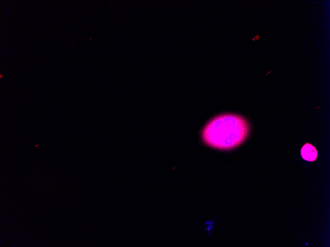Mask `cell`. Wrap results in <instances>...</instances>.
I'll list each match as a JSON object with an SVG mask.
<instances>
[{
  "instance_id": "obj_1",
  "label": "cell",
  "mask_w": 330,
  "mask_h": 247,
  "mask_svg": "<svg viewBox=\"0 0 330 247\" xmlns=\"http://www.w3.org/2000/svg\"><path fill=\"white\" fill-rule=\"evenodd\" d=\"M249 126L243 116L231 113L218 115L205 126L202 133L205 142L220 149L234 148L247 138Z\"/></svg>"
},
{
  "instance_id": "obj_2",
  "label": "cell",
  "mask_w": 330,
  "mask_h": 247,
  "mask_svg": "<svg viewBox=\"0 0 330 247\" xmlns=\"http://www.w3.org/2000/svg\"><path fill=\"white\" fill-rule=\"evenodd\" d=\"M301 155L303 159L308 161H313L317 157L316 148L310 143H305L301 149Z\"/></svg>"
}]
</instances>
